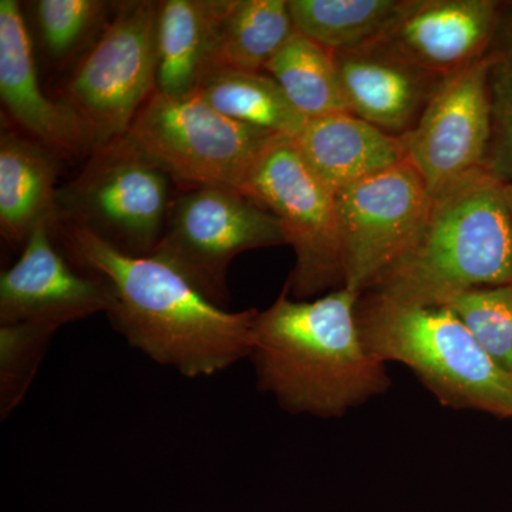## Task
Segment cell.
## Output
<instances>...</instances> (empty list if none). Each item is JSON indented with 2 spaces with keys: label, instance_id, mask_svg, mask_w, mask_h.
I'll return each instance as SVG.
<instances>
[{
  "label": "cell",
  "instance_id": "12",
  "mask_svg": "<svg viewBox=\"0 0 512 512\" xmlns=\"http://www.w3.org/2000/svg\"><path fill=\"white\" fill-rule=\"evenodd\" d=\"M52 234V225H39L19 261L0 275V325L29 326L50 339L73 320L107 315L114 302L110 285L74 269Z\"/></svg>",
  "mask_w": 512,
  "mask_h": 512
},
{
  "label": "cell",
  "instance_id": "8",
  "mask_svg": "<svg viewBox=\"0 0 512 512\" xmlns=\"http://www.w3.org/2000/svg\"><path fill=\"white\" fill-rule=\"evenodd\" d=\"M170 183L119 138L94 148L77 177L59 188V221L82 225L127 254L151 255L173 204Z\"/></svg>",
  "mask_w": 512,
  "mask_h": 512
},
{
  "label": "cell",
  "instance_id": "26",
  "mask_svg": "<svg viewBox=\"0 0 512 512\" xmlns=\"http://www.w3.org/2000/svg\"><path fill=\"white\" fill-rule=\"evenodd\" d=\"M507 195L508 202H510L511 214H512V184H507Z\"/></svg>",
  "mask_w": 512,
  "mask_h": 512
},
{
  "label": "cell",
  "instance_id": "6",
  "mask_svg": "<svg viewBox=\"0 0 512 512\" xmlns=\"http://www.w3.org/2000/svg\"><path fill=\"white\" fill-rule=\"evenodd\" d=\"M157 20L158 2L117 3L113 18L57 97L82 121L93 150L126 136L156 93Z\"/></svg>",
  "mask_w": 512,
  "mask_h": 512
},
{
  "label": "cell",
  "instance_id": "4",
  "mask_svg": "<svg viewBox=\"0 0 512 512\" xmlns=\"http://www.w3.org/2000/svg\"><path fill=\"white\" fill-rule=\"evenodd\" d=\"M357 323L367 350L409 367L443 406L512 419V376L446 306L414 305L366 292Z\"/></svg>",
  "mask_w": 512,
  "mask_h": 512
},
{
  "label": "cell",
  "instance_id": "14",
  "mask_svg": "<svg viewBox=\"0 0 512 512\" xmlns=\"http://www.w3.org/2000/svg\"><path fill=\"white\" fill-rule=\"evenodd\" d=\"M501 9L500 0H412L382 42L414 66L447 77L484 59Z\"/></svg>",
  "mask_w": 512,
  "mask_h": 512
},
{
  "label": "cell",
  "instance_id": "7",
  "mask_svg": "<svg viewBox=\"0 0 512 512\" xmlns=\"http://www.w3.org/2000/svg\"><path fill=\"white\" fill-rule=\"evenodd\" d=\"M244 194L281 222L296 264L285 288L309 299L345 285L338 194L323 183L293 138L278 137L249 175Z\"/></svg>",
  "mask_w": 512,
  "mask_h": 512
},
{
  "label": "cell",
  "instance_id": "13",
  "mask_svg": "<svg viewBox=\"0 0 512 512\" xmlns=\"http://www.w3.org/2000/svg\"><path fill=\"white\" fill-rule=\"evenodd\" d=\"M0 97L15 123L53 153L92 154V140L79 117L40 87L32 39L16 0L0 2Z\"/></svg>",
  "mask_w": 512,
  "mask_h": 512
},
{
  "label": "cell",
  "instance_id": "9",
  "mask_svg": "<svg viewBox=\"0 0 512 512\" xmlns=\"http://www.w3.org/2000/svg\"><path fill=\"white\" fill-rule=\"evenodd\" d=\"M288 245L271 212L244 192L200 187L178 195L153 254L181 272L212 302L227 308V272L242 252Z\"/></svg>",
  "mask_w": 512,
  "mask_h": 512
},
{
  "label": "cell",
  "instance_id": "18",
  "mask_svg": "<svg viewBox=\"0 0 512 512\" xmlns=\"http://www.w3.org/2000/svg\"><path fill=\"white\" fill-rule=\"evenodd\" d=\"M235 0L158 2L157 90L171 97L194 94L218 30Z\"/></svg>",
  "mask_w": 512,
  "mask_h": 512
},
{
  "label": "cell",
  "instance_id": "23",
  "mask_svg": "<svg viewBox=\"0 0 512 512\" xmlns=\"http://www.w3.org/2000/svg\"><path fill=\"white\" fill-rule=\"evenodd\" d=\"M485 60L493 119L485 168L503 183L512 184V2H503Z\"/></svg>",
  "mask_w": 512,
  "mask_h": 512
},
{
  "label": "cell",
  "instance_id": "22",
  "mask_svg": "<svg viewBox=\"0 0 512 512\" xmlns=\"http://www.w3.org/2000/svg\"><path fill=\"white\" fill-rule=\"evenodd\" d=\"M264 72L308 120L349 111L335 53L299 32L289 37Z\"/></svg>",
  "mask_w": 512,
  "mask_h": 512
},
{
  "label": "cell",
  "instance_id": "2",
  "mask_svg": "<svg viewBox=\"0 0 512 512\" xmlns=\"http://www.w3.org/2000/svg\"><path fill=\"white\" fill-rule=\"evenodd\" d=\"M360 296L343 286L308 301L284 288L256 315L249 355L256 383L286 412L340 419L392 386L360 335Z\"/></svg>",
  "mask_w": 512,
  "mask_h": 512
},
{
  "label": "cell",
  "instance_id": "15",
  "mask_svg": "<svg viewBox=\"0 0 512 512\" xmlns=\"http://www.w3.org/2000/svg\"><path fill=\"white\" fill-rule=\"evenodd\" d=\"M335 55L350 113L397 137L413 130L444 79L384 42Z\"/></svg>",
  "mask_w": 512,
  "mask_h": 512
},
{
  "label": "cell",
  "instance_id": "21",
  "mask_svg": "<svg viewBox=\"0 0 512 512\" xmlns=\"http://www.w3.org/2000/svg\"><path fill=\"white\" fill-rule=\"evenodd\" d=\"M295 32L288 0H235L218 30L204 73L215 69L264 72Z\"/></svg>",
  "mask_w": 512,
  "mask_h": 512
},
{
  "label": "cell",
  "instance_id": "3",
  "mask_svg": "<svg viewBox=\"0 0 512 512\" xmlns=\"http://www.w3.org/2000/svg\"><path fill=\"white\" fill-rule=\"evenodd\" d=\"M510 284L507 184L484 167L434 197L414 247L367 292L397 302L441 306L458 293Z\"/></svg>",
  "mask_w": 512,
  "mask_h": 512
},
{
  "label": "cell",
  "instance_id": "10",
  "mask_svg": "<svg viewBox=\"0 0 512 512\" xmlns=\"http://www.w3.org/2000/svg\"><path fill=\"white\" fill-rule=\"evenodd\" d=\"M433 195L409 161L338 194L345 288L363 295L409 254Z\"/></svg>",
  "mask_w": 512,
  "mask_h": 512
},
{
  "label": "cell",
  "instance_id": "20",
  "mask_svg": "<svg viewBox=\"0 0 512 512\" xmlns=\"http://www.w3.org/2000/svg\"><path fill=\"white\" fill-rule=\"evenodd\" d=\"M194 94L222 116L276 136L296 138L308 123L266 72L210 70Z\"/></svg>",
  "mask_w": 512,
  "mask_h": 512
},
{
  "label": "cell",
  "instance_id": "24",
  "mask_svg": "<svg viewBox=\"0 0 512 512\" xmlns=\"http://www.w3.org/2000/svg\"><path fill=\"white\" fill-rule=\"evenodd\" d=\"M441 306L450 309L484 352L512 376V284L458 293Z\"/></svg>",
  "mask_w": 512,
  "mask_h": 512
},
{
  "label": "cell",
  "instance_id": "16",
  "mask_svg": "<svg viewBox=\"0 0 512 512\" xmlns=\"http://www.w3.org/2000/svg\"><path fill=\"white\" fill-rule=\"evenodd\" d=\"M293 143L336 194L407 160L403 137L386 133L349 111L309 119Z\"/></svg>",
  "mask_w": 512,
  "mask_h": 512
},
{
  "label": "cell",
  "instance_id": "19",
  "mask_svg": "<svg viewBox=\"0 0 512 512\" xmlns=\"http://www.w3.org/2000/svg\"><path fill=\"white\" fill-rule=\"evenodd\" d=\"M410 5L412 0H288L296 32L333 53L382 42Z\"/></svg>",
  "mask_w": 512,
  "mask_h": 512
},
{
  "label": "cell",
  "instance_id": "11",
  "mask_svg": "<svg viewBox=\"0 0 512 512\" xmlns=\"http://www.w3.org/2000/svg\"><path fill=\"white\" fill-rule=\"evenodd\" d=\"M493 119L487 60L444 77L407 136V161L436 197L487 164Z\"/></svg>",
  "mask_w": 512,
  "mask_h": 512
},
{
  "label": "cell",
  "instance_id": "5",
  "mask_svg": "<svg viewBox=\"0 0 512 512\" xmlns=\"http://www.w3.org/2000/svg\"><path fill=\"white\" fill-rule=\"evenodd\" d=\"M276 134L222 116L197 94L154 93L124 140L184 190L225 187L244 192Z\"/></svg>",
  "mask_w": 512,
  "mask_h": 512
},
{
  "label": "cell",
  "instance_id": "17",
  "mask_svg": "<svg viewBox=\"0 0 512 512\" xmlns=\"http://www.w3.org/2000/svg\"><path fill=\"white\" fill-rule=\"evenodd\" d=\"M56 154L13 131L0 137V229L12 245H25L39 225L59 221Z\"/></svg>",
  "mask_w": 512,
  "mask_h": 512
},
{
  "label": "cell",
  "instance_id": "1",
  "mask_svg": "<svg viewBox=\"0 0 512 512\" xmlns=\"http://www.w3.org/2000/svg\"><path fill=\"white\" fill-rule=\"evenodd\" d=\"M53 234L73 264L110 285L111 323L158 365L195 379L251 355L256 309L229 312L163 259L127 254L74 222L57 221Z\"/></svg>",
  "mask_w": 512,
  "mask_h": 512
},
{
  "label": "cell",
  "instance_id": "25",
  "mask_svg": "<svg viewBox=\"0 0 512 512\" xmlns=\"http://www.w3.org/2000/svg\"><path fill=\"white\" fill-rule=\"evenodd\" d=\"M111 3L101 0H39L35 3L37 29L46 52L55 60L76 55L96 29L106 26Z\"/></svg>",
  "mask_w": 512,
  "mask_h": 512
}]
</instances>
